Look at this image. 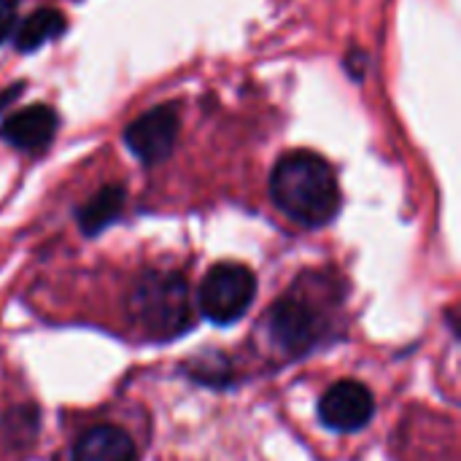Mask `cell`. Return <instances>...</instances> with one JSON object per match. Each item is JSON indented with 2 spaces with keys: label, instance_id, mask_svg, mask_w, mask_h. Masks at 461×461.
Here are the masks:
<instances>
[{
  "label": "cell",
  "instance_id": "obj_1",
  "mask_svg": "<svg viewBox=\"0 0 461 461\" xmlns=\"http://www.w3.org/2000/svg\"><path fill=\"white\" fill-rule=\"evenodd\" d=\"M270 197L281 213L303 227H324L340 211V186L332 165L313 151H292L270 176Z\"/></svg>",
  "mask_w": 461,
  "mask_h": 461
},
{
  "label": "cell",
  "instance_id": "obj_2",
  "mask_svg": "<svg viewBox=\"0 0 461 461\" xmlns=\"http://www.w3.org/2000/svg\"><path fill=\"white\" fill-rule=\"evenodd\" d=\"M130 311L135 324L159 340L178 338L194 324L189 286L178 273H146L132 292Z\"/></svg>",
  "mask_w": 461,
  "mask_h": 461
},
{
  "label": "cell",
  "instance_id": "obj_3",
  "mask_svg": "<svg viewBox=\"0 0 461 461\" xmlns=\"http://www.w3.org/2000/svg\"><path fill=\"white\" fill-rule=\"evenodd\" d=\"M257 297V276L238 262H221L200 284V313L213 324H235Z\"/></svg>",
  "mask_w": 461,
  "mask_h": 461
},
{
  "label": "cell",
  "instance_id": "obj_4",
  "mask_svg": "<svg viewBox=\"0 0 461 461\" xmlns=\"http://www.w3.org/2000/svg\"><path fill=\"white\" fill-rule=\"evenodd\" d=\"M178 132H181V119L176 103H162L127 124L124 143L143 165H157L173 154L178 143Z\"/></svg>",
  "mask_w": 461,
  "mask_h": 461
},
{
  "label": "cell",
  "instance_id": "obj_5",
  "mask_svg": "<svg viewBox=\"0 0 461 461\" xmlns=\"http://www.w3.org/2000/svg\"><path fill=\"white\" fill-rule=\"evenodd\" d=\"M267 335L284 354L297 357L313 348L321 335V321L308 303L286 294L267 313Z\"/></svg>",
  "mask_w": 461,
  "mask_h": 461
},
{
  "label": "cell",
  "instance_id": "obj_6",
  "mask_svg": "<svg viewBox=\"0 0 461 461\" xmlns=\"http://www.w3.org/2000/svg\"><path fill=\"white\" fill-rule=\"evenodd\" d=\"M375 413V400L370 389L359 381H340L324 392L319 402V419L335 432H359L370 424Z\"/></svg>",
  "mask_w": 461,
  "mask_h": 461
},
{
  "label": "cell",
  "instance_id": "obj_7",
  "mask_svg": "<svg viewBox=\"0 0 461 461\" xmlns=\"http://www.w3.org/2000/svg\"><path fill=\"white\" fill-rule=\"evenodd\" d=\"M57 122L59 119L54 108H49L46 103H35L8 116L0 124V138L19 151H41L54 140Z\"/></svg>",
  "mask_w": 461,
  "mask_h": 461
},
{
  "label": "cell",
  "instance_id": "obj_8",
  "mask_svg": "<svg viewBox=\"0 0 461 461\" xmlns=\"http://www.w3.org/2000/svg\"><path fill=\"white\" fill-rule=\"evenodd\" d=\"M73 461H138V451L124 429L103 424L78 438Z\"/></svg>",
  "mask_w": 461,
  "mask_h": 461
},
{
  "label": "cell",
  "instance_id": "obj_9",
  "mask_svg": "<svg viewBox=\"0 0 461 461\" xmlns=\"http://www.w3.org/2000/svg\"><path fill=\"white\" fill-rule=\"evenodd\" d=\"M124 200H127V192L124 186L119 184H108L103 186L95 197L86 200V205H81L78 211V227L84 235H100L105 227H111L122 211H124Z\"/></svg>",
  "mask_w": 461,
  "mask_h": 461
},
{
  "label": "cell",
  "instance_id": "obj_10",
  "mask_svg": "<svg viewBox=\"0 0 461 461\" xmlns=\"http://www.w3.org/2000/svg\"><path fill=\"white\" fill-rule=\"evenodd\" d=\"M65 27H68V22H65L62 11H57V8H38L19 27H14L16 30L14 32V43H16L19 51H35L43 43L59 38L65 32Z\"/></svg>",
  "mask_w": 461,
  "mask_h": 461
},
{
  "label": "cell",
  "instance_id": "obj_11",
  "mask_svg": "<svg viewBox=\"0 0 461 461\" xmlns=\"http://www.w3.org/2000/svg\"><path fill=\"white\" fill-rule=\"evenodd\" d=\"M16 27V0H0V46Z\"/></svg>",
  "mask_w": 461,
  "mask_h": 461
},
{
  "label": "cell",
  "instance_id": "obj_12",
  "mask_svg": "<svg viewBox=\"0 0 461 461\" xmlns=\"http://www.w3.org/2000/svg\"><path fill=\"white\" fill-rule=\"evenodd\" d=\"M367 68H370V57H367L365 51L354 49V51L346 57V70L351 73V78H354V81H362V78H365V73H367Z\"/></svg>",
  "mask_w": 461,
  "mask_h": 461
},
{
  "label": "cell",
  "instance_id": "obj_13",
  "mask_svg": "<svg viewBox=\"0 0 461 461\" xmlns=\"http://www.w3.org/2000/svg\"><path fill=\"white\" fill-rule=\"evenodd\" d=\"M224 365H227V362H221V365H219V370H216V373H219V381H221V384H224V378H227V367H224ZM211 373H213V370H211V367H208V365H205V362L200 359V370L194 373V378H197V381H205V384H208Z\"/></svg>",
  "mask_w": 461,
  "mask_h": 461
}]
</instances>
